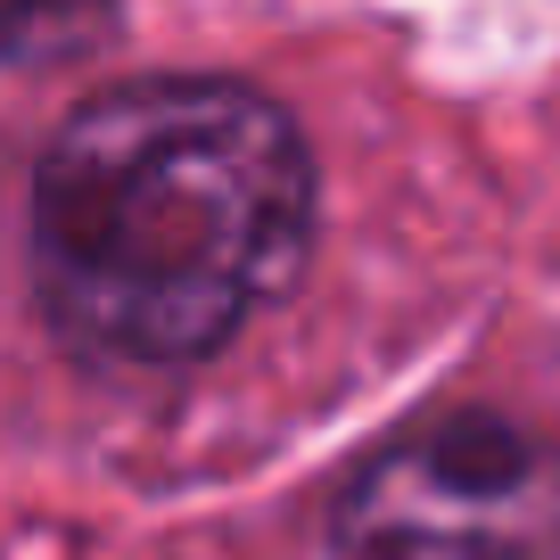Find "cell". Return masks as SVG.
<instances>
[{
	"mask_svg": "<svg viewBox=\"0 0 560 560\" xmlns=\"http://www.w3.org/2000/svg\"><path fill=\"white\" fill-rule=\"evenodd\" d=\"M314 140L240 74H132L58 116L25 182V280L83 371H198L305 280Z\"/></svg>",
	"mask_w": 560,
	"mask_h": 560,
	"instance_id": "1",
	"label": "cell"
},
{
	"mask_svg": "<svg viewBox=\"0 0 560 560\" xmlns=\"http://www.w3.org/2000/svg\"><path fill=\"white\" fill-rule=\"evenodd\" d=\"M314 560H560V438L494 404L412 420L330 487Z\"/></svg>",
	"mask_w": 560,
	"mask_h": 560,
	"instance_id": "2",
	"label": "cell"
},
{
	"mask_svg": "<svg viewBox=\"0 0 560 560\" xmlns=\"http://www.w3.org/2000/svg\"><path fill=\"white\" fill-rule=\"evenodd\" d=\"M116 25V0H9V58L34 67L58 50H91V34Z\"/></svg>",
	"mask_w": 560,
	"mask_h": 560,
	"instance_id": "3",
	"label": "cell"
}]
</instances>
